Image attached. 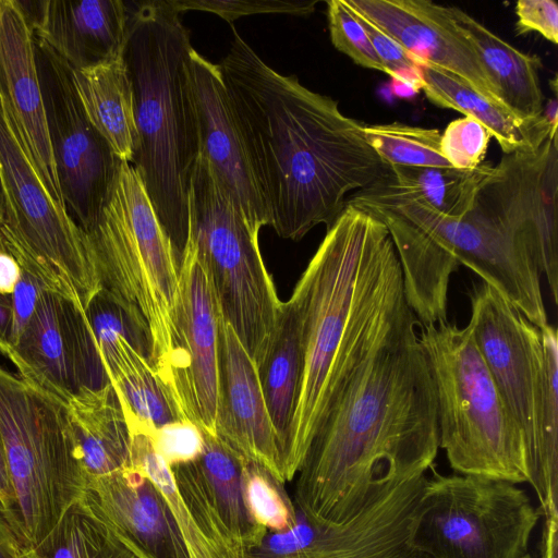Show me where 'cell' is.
<instances>
[{
	"instance_id": "44",
	"label": "cell",
	"mask_w": 558,
	"mask_h": 558,
	"mask_svg": "<svg viewBox=\"0 0 558 558\" xmlns=\"http://www.w3.org/2000/svg\"><path fill=\"white\" fill-rule=\"evenodd\" d=\"M13 328L12 295L0 294V351L8 356L11 350Z\"/></svg>"
},
{
	"instance_id": "33",
	"label": "cell",
	"mask_w": 558,
	"mask_h": 558,
	"mask_svg": "<svg viewBox=\"0 0 558 558\" xmlns=\"http://www.w3.org/2000/svg\"><path fill=\"white\" fill-rule=\"evenodd\" d=\"M544 375L538 415V439L529 484L542 515H558V340L555 327L541 328Z\"/></svg>"
},
{
	"instance_id": "9",
	"label": "cell",
	"mask_w": 558,
	"mask_h": 558,
	"mask_svg": "<svg viewBox=\"0 0 558 558\" xmlns=\"http://www.w3.org/2000/svg\"><path fill=\"white\" fill-rule=\"evenodd\" d=\"M258 234L199 155L190 181L186 242L208 271L221 318L256 368L268 351L282 303L263 260Z\"/></svg>"
},
{
	"instance_id": "22",
	"label": "cell",
	"mask_w": 558,
	"mask_h": 558,
	"mask_svg": "<svg viewBox=\"0 0 558 558\" xmlns=\"http://www.w3.org/2000/svg\"><path fill=\"white\" fill-rule=\"evenodd\" d=\"M87 490L137 558H190L166 497L141 468L96 478Z\"/></svg>"
},
{
	"instance_id": "21",
	"label": "cell",
	"mask_w": 558,
	"mask_h": 558,
	"mask_svg": "<svg viewBox=\"0 0 558 558\" xmlns=\"http://www.w3.org/2000/svg\"><path fill=\"white\" fill-rule=\"evenodd\" d=\"M38 41L72 70L96 65L123 54L130 7L122 0L20 1Z\"/></svg>"
},
{
	"instance_id": "3",
	"label": "cell",
	"mask_w": 558,
	"mask_h": 558,
	"mask_svg": "<svg viewBox=\"0 0 558 558\" xmlns=\"http://www.w3.org/2000/svg\"><path fill=\"white\" fill-rule=\"evenodd\" d=\"M391 209L476 272L533 325L548 324L541 274L558 302V135L533 153L504 154L482 182L473 206L446 217L414 201L348 199Z\"/></svg>"
},
{
	"instance_id": "49",
	"label": "cell",
	"mask_w": 558,
	"mask_h": 558,
	"mask_svg": "<svg viewBox=\"0 0 558 558\" xmlns=\"http://www.w3.org/2000/svg\"><path fill=\"white\" fill-rule=\"evenodd\" d=\"M4 213H5L4 199H3L2 190H1V185H0V223L4 219Z\"/></svg>"
},
{
	"instance_id": "20",
	"label": "cell",
	"mask_w": 558,
	"mask_h": 558,
	"mask_svg": "<svg viewBox=\"0 0 558 558\" xmlns=\"http://www.w3.org/2000/svg\"><path fill=\"white\" fill-rule=\"evenodd\" d=\"M0 87L54 204L66 211L50 144L35 37L20 1L0 0Z\"/></svg>"
},
{
	"instance_id": "31",
	"label": "cell",
	"mask_w": 558,
	"mask_h": 558,
	"mask_svg": "<svg viewBox=\"0 0 558 558\" xmlns=\"http://www.w3.org/2000/svg\"><path fill=\"white\" fill-rule=\"evenodd\" d=\"M203 450L196 463L206 492L235 542L247 553L260 543L267 529L258 523L248 502L246 459L216 436L203 433Z\"/></svg>"
},
{
	"instance_id": "24",
	"label": "cell",
	"mask_w": 558,
	"mask_h": 558,
	"mask_svg": "<svg viewBox=\"0 0 558 558\" xmlns=\"http://www.w3.org/2000/svg\"><path fill=\"white\" fill-rule=\"evenodd\" d=\"M378 218L392 240L407 302L421 326L447 320L448 288L458 263L426 232L400 214L379 206L356 207Z\"/></svg>"
},
{
	"instance_id": "36",
	"label": "cell",
	"mask_w": 558,
	"mask_h": 558,
	"mask_svg": "<svg viewBox=\"0 0 558 558\" xmlns=\"http://www.w3.org/2000/svg\"><path fill=\"white\" fill-rule=\"evenodd\" d=\"M326 4L333 47L363 68L386 73L365 31L343 0H329Z\"/></svg>"
},
{
	"instance_id": "46",
	"label": "cell",
	"mask_w": 558,
	"mask_h": 558,
	"mask_svg": "<svg viewBox=\"0 0 558 558\" xmlns=\"http://www.w3.org/2000/svg\"><path fill=\"white\" fill-rule=\"evenodd\" d=\"M13 507V492L10 485L3 449L0 440V513L7 520Z\"/></svg>"
},
{
	"instance_id": "16",
	"label": "cell",
	"mask_w": 558,
	"mask_h": 558,
	"mask_svg": "<svg viewBox=\"0 0 558 558\" xmlns=\"http://www.w3.org/2000/svg\"><path fill=\"white\" fill-rule=\"evenodd\" d=\"M219 320L208 271L186 242L179 266L172 392L185 417L213 436L218 409Z\"/></svg>"
},
{
	"instance_id": "23",
	"label": "cell",
	"mask_w": 558,
	"mask_h": 558,
	"mask_svg": "<svg viewBox=\"0 0 558 558\" xmlns=\"http://www.w3.org/2000/svg\"><path fill=\"white\" fill-rule=\"evenodd\" d=\"M133 462L158 486L181 530L190 558H246L215 509L196 460L169 466L149 434L132 432Z\"/></svg>"
},
{
	"instance_id": "12",
	"label": "cell",
	"mask_w": 558,
	"mask_h": 558,
	"mask_svg": "<svg viewBox=\"0 0 558 558\" xmlns=\"http://www.w3.org/2000/svg\"><path fill=\"white\" fill-rule=\"evenodd\" d=\"M35 46L62 198L70 217L85 231L101 213L121 160L87 119L69 64L36 38Z\"/></svg>"
},
{
	"instance_id": "17",
	"label": "cell",
	"mask_w": 558,
	"mask_h": 558,
	"mask_svg": "<svg viewBox=\"0 0 558 558\" xmlns=\"http://www.w3.org/2000/svg\"><path fill=\"white\" fill-rule=\"evenodd\" d=\"M189 75L199 155L207 160L250 227L259 233L263 227L270 226V213L220 66L192 48Z\"/></svg>"
},
{
	"instance_id": "38",
	"label": "cell",
	"mask_w": 558,
	"mask_h": 558,
	"mask_svg": "<svg viewBox=\"0 0 558 558\" xmlns=\"http://www.w3.org/2000/svg\"><path fill=\"white\" fill-rule=\"evenodd\" d=\"M179 13L184 11H205L219 15L228 23L239 17L262 13H284L308 15L315 10L317 1L283 0H168Z\"/></svg>"
},
{
	"instance_id": "28",
	"label": "cell",
	"mask_w": 558,
	"mask_h": 558,
	"mask_svg": "<svg viewBox=\"0 0 558 558\" xmlns=\"http://www.w3.org/2000/svg\"><path fill=\"white\" fill-rule=\"evenodd\" d=\"M447 7L457 26L475 47L502 106L522 120L543 117L541 59L518 50L462 9Z\"/></svg>"
},
{
	"instance_id": "45",
	"label": "cell",
	"mask_w": 558,
	"mask_h": 558,
	"mask_svg": "<svg viewBox=\"0 0 558 558\" xmlns=\"http://www.w3.org/2000/svg\"><path fill=\"white\" fill-rule=\"evenodd\" d=\"M541 558H558V515H544Z\"/></svg>"
},
{
	"instance_id": "6",
	"label": "cell",
	"mask_w": 558,
	"mask_h": 558,
	"mask_svg": "<svg viewBox=\"0 0 558 558\" xmlns=\"http://www.w3.org/2000/svg\"><path fill=\"white\" fill-rule=\"evenodd\" d=\"M83 232L101 288L144 325L150 363L173 397L179 262L143 181L130 162L120 161L101 213Z\"/></svg>"
},
{
	"instance_id": "43",
	"label": "cell",
	"mask_w": 558,
	"mask_h": 558,
	"mask_svg": "<svg viewBox=\"0 0 558 558\" xmlns=\"http://www.w3.org/2000/svg\"><path fill=\"white\" fill-rule=\"evenodd\" d=\"M22 274L20 264L5 248L0 238V294L12 295Z\"/></svg>"
},
{
	"instance_id": "13",
	"label": "cell",
	"mask_w": 558,
	"mask_h": 558,
	"mask_svg": "<svg viewBox=\"0 0 558 558\" xmlns=\"http://www.w3.org/2000/svg\"><path fill=\"white\" fill-rule=\"evenodd\" d=\"M468 325L523 435L530 473L537 449L544 375L541 329L484 281L474 286L471 292Z\"/></svg>"
},
{
	"instance_id": "37",
	"label": "cell",
	"mask_w": 558,
	"mask_h": 558,
	"mask_svg": "<svg viewBox=\"0 0 558 558\" xmlns=\"http://www.w3.org/2000/svg\"><path fill=\"white\" fill-rule=\"evenodd\" d=\"M490 138L480 122L464 116L451 121L441 133V154L452 168L472 170L484 162Z\"/></svg>"
},
{
	"instance_id": "15",
	"label": "cell",
	"mask_w": 558,
	"mask_h": 558,
	"mask_svg": "<svg viewBox=\"0 0 558 558\" xmlns=\"http://www.w3.org/2000/svg\"><path fill=\"white\" fill-rule=\"evenodd\" d=\"M8 357L21 378L64 404L110 384L85 312L46 290Z\"/></svg>"
},
{
	"instance_id": "19",
	"label": "cell",
	"mask_w": 558,
	"mask_h": 558,
	"mask_svg": "<svg viewBox=\"0 0 558 558\" xmlns=\"http://www.w3.org/2000/svg\"><path fill=\"white\" fill-rule=\"evenodd\" d=\"M218 372L216 437L286 483L284 458L266 408L257 368L221 316Z\"/></svg>"
},
{
	"instance_id": "30",
	"label": "cell",
	"mask_w": 558,
	"mask_h": 558,
	"mask_svg": "<svg viewBox=\"0 0 558 558\" xmlns=\"http://www.w3.org/2000/svg\"><path fill=\"white\" fill-rule=\"evenodd\" d=\"M422 74V90L432 104L457 110L480 122L497 141L504 154L533 153L549 136L558 135L545 116L536 120H522L447 72L423 66Z\"/></svg>"
},
{
	"instance_id": "35",
	"label": "cell",
	"mask_w": 558,
	"mask_h": 558,
	"mask_svg": "<svg viewBox=\"0 0 558 558\" xmlns=\"http://www.w3.org/2000/svg\"><path fill=\"white\" fill-rule=\"evenodd\" d=\"M245 484L254 517L270 532L290 530L296 522V508L284 483L255 462L245 461Z\"/></svg>"
},
{
	"instance_id": "48",
	"label": "cell",
	"mask_w": 558,
	"mask_h": 558,
	"mask_svg": "<svg viewBox=\"0 0 558 558\" xmlns=\"http://www.w3.org/2000/svg\"><path fill=\"white\" fill-rule=\"evenodd\" d=\"M14 558H39L34 547H20Z\"/></svg>"
},
{
	"instance_id": "51",
	"label": "cell",
	"mask_w": 558,
	"mask_h": 558,
	"mask_svg": "<svg viewBox=\"0 0 558 558\" xmlns=\"http://www.w3.org/2000/svg\"><path fill=\"white\" fill-rule=\"evenodd\" d=\"M522 558H535V557L532 556L530 553H526Z\"/></svg>"
},
{
	"instance_id": "34",
	"label": "cell",
	"mask_w": 558,
	"mask_h": 558,
	"mask_svg": "<svg viewBox=\"0 0 558 558\" xmlns=\"http://www.w3.org/2000/svg\"><path fill=\"white\" fill-rule=\"evenodd\" d=\"M369 146L390 167L452 168L441 154V133L437 129L402 122L365 124Z\"/></svg>"
},
{
	"instance_id": "42",
	"label": "cell",
	"mask_w": 558,
	"mask_h": 558,
	"mask_svg": "<svg viewBox=\"0 0 558 558\" xmlns=\"http://www.w3.org/2000/svg\"><path fill=\"white\" fill-rule=\"evenodd\" d=\"M43 290L44 288L39 282L23 270L21 279L12 294L13 328L11 350L33 316Z\"/></svg>"
},
{
	"instance_id": "25",
	"label": "cell",
	"mask_w": 558,
	"mask_h": 558,
	"mask_svg": "<svg viewBox=\"0 0 558 558\" xmlns=\"http://www.w3.org/2000/svg\"><path fill=\"white\" fill-rule=\"evenodd\" d=\"M65 407L87 485L134 468L132 433L111 384L84 389Z\"/></svg>"
},
{
	"instance_id": "18",
	"label": "cell",
	"mask_w": 558,
	"mask_h": 558,
	"mask_svg": "<svg viewBox=\"0 0 558 558\" xmlns=\"http://www.w3.org/2000/svg\"><path fill=\"white\" fill-rule=\"evenodd\" d=\"M344 1L395 40L421 68L447 72L502 105L475 47L457 26L447 5L430 0Z\"/></svg>"
},
{
	"instance_id": "32",
	"label": "cell",
	"mask_w": 558,
	"mask_h": 558,
	"mask_svg": "<svg viewBox=\"0 0 558 558\" xmlns=\"http://www.w3.org/2000/svg\"><path fill=\"white\" fill-rule=\"evenodd\" d=\"M39 558H137L86 490L34 547Z\"/></svg>"
},
{
	"instance_id": "29",
	"label": "cell",
	"mask_w": 558,
	"mask_h": 558,
	"mask_svg": "<svg viewBox=\"0 0 558 558\" xmlns=\"http://www.w3.org/2000/svg\"><path fill=\"white\" fill-rule=\"evenodd\" d=\"M493 169L483 162L472 170L441 167H391L381 182L351 194L349 199L420 202L440 215L458 218L473 206L476 193Z\"/></svg>"
},
{
	"instance_id": "26",
	"label": "cell",
	"mask_w": 558,
	"mask_h": 558,
	"mask_svg": "<svg viewBox=\"0 0 558 558\" xmlns=\"http://www.w3.org/2000/svg\"><path fill=\"white\" fill-rule=\"evenodd\" d=\"M257 372L266 408L283 453L286 478L289 482L290 436L304 373L302 317L292 296L281 303L268 351Z\"/></svg>"
},
{
	"instance_id": "41",
	"label": "cell",
	"mask_w": 558,
	"mask_h": 558,
	"mask_svg": "<svg viewBox=\"0 0 558 558\" xmlns=\"http://www.w3.org/2000/svg\"><path fill=\"white\" fill-rule=\"evenodd\" d=\"M518 35L537 32L558 44V4L553 0H519L515 4Z\"/></svg>"
},
{
	"instance_id": "10",
	"label": "cell",
	"mask_w": 558,
	"mask_h": 558,
	"mask_svg": "<svg viewBox=\"0 0 558 558\" xmlns=\"http://www.w3.org/2000/svg\"><path fill=\"white\" fill-rule=\"evenodd\" d=\"M0 185L5 248L44 290L85 311L101 289L85 234L49 195L1 87Z\"/></svg>"
},
{
	"instance_id": "40",
	"label": "cell",
	"mask_w": 558,
	"mask_h": 558,
	"mask_svg": "<svg viewBox=\"0 0 558 558\" xmlns=\"http://www.w3.org/2000/svg\"><path fill=\"white\" fill-rule=\"evenodd\" d=\"M150 437L155 450L169 466L192 462L203 450V433L189 420L166 424Z\"/></svg>"
},
{
	"instance_id": "5",
	"label": "cell",
	"mask_w": 558,
	"mask_h": 558,
	"mask_svg": "<svg viewBox=\"0 0 558 558\" xmlns=\"http://www.w3.org/2000/svg\"><path fill=\"white\" fill-rule=\"evenodd\" d=\"M123 58L130 74L138 147L137 171L177 259L187 240L190 181L199 155L192 96L189 31L168 0L129 2Z\"/></svg>"
},
{
	"instance_id": "47",
	"label": "cell",
	"mask_w": 558,
	"mask_h": 558,
	"mask_svg": "<svg viewBox=\"0 0 558 558\" xmlns=\"http://www.w3.org/2000/svg\"><path fill=\"white\" fill-rule=\"evenodd\" d=\"M21 545L0 513V558H14Z\"/></svg>"
},
{
	"instance_id": "4",
	"label": "cell",
	"mask_w": 558,
	"mask_h": 558,
	"mask_svg": "<svg viewBox=\"0 0 558 558\" xmlns=\"http://www.w3.org/2000/svg\"><path fill=\"white\" fill-rule=\"evenodd\" d=\"M400 269L386 226L347 204L299 279L291 296L302 317L304 373L290 436L289 481L299 472L332 385Z\"/></svg>"
},
{
	"instance_id": "7",
	"label": "cell",
	"mask_w": 558,
	"mask_h": 558,
	"mask_svg": "<svg viewBox=\"0 0 558 558\" xmlns=\"http://www.w3.org/2000/svg\"><path fill=\"white\" fill-rule=\"evenodd\" d=\"M421 326V325H420ZM418 339L433 378L439 448L452 470L529 483L523 435L508 411L470 326H421Z\"/></svg>"
},
{
	"instance_id": "39",
	"label": "cell",
	"mask_w": 558,
	"mask_h": 558,
	"mask_svg": "<svg viewBox=\"0 0 558 558\" xmlns=\"http://www.w3.org/2000/svg\"><path fill=\"white\" fill-rule=\"evenodd\" d=\"M343 2L365 31L377 57L386 69V74L413 93L422 90L424 86L422 68L395 40L353 11L344 0Z\"/></svg>"
},
{
	"instance_id": "50",
	"label": "cell",
	"mask_w": 558,
	"mask_h": 558,
	"mask_svg": "<svg viewBox=\"0 0 558 558\" xmlns=\"http://www.w3.org/2000/svg\"><path fill=\"white\" fill-rule=\"evenodd\" d=\"M404 558H428V557H426V556H424V555H421V554H418V553H414V551H412L411 554H409V555H408L407 557H404Z\"/></svg>"
},
{
	"instance_id": "1",
	"label": "cell",
	"mask_w": 558,
	"mask_h": 558,
	"mask_svg": "<svg viewBox=\"0 0 558 558\" xmlns=\"http://www.w3.org/2000/svg\"><path fill=\"white\" fill-rule=\"evenodd\" d=\"M417 325L401 290L333 387L295 475L307 518L343 523L433 465L437 402Z\"/></svg>"
},
{
	"instance_id": "8",
	"label": "cell",
	"mask_w": 558,
	"mask_h": 558,
	"mask_svg": "<svg viewBox=\"0 0 558 558\" xmlns=\"http://www.w3.org/2000/svg\"><path fill=\"white\" fill-rule=\"evenodd\" d=\"M0 440L13 492L5 521L36 547L87 490L65 404L0 366Z\"/></svg>"
},
{
	"instance_id": "11",
	"label": "cell",
	"mask_w": 558,
	"mask_h": 558,
	"mask_svg": "<svg viewBox=\"0 0 558 558\" xmlns=\"http://www.w3.org/2000/svg\"><path fill=\"white\" fill-rule=\"evenodd\" d=\"M541 515L518 484L434 473L425 477L409 546L428 558H522Z\"/></svg>"
},
{
	"instance_id": "14",
	"label": "cell",
	"mask_w": 558,
	"mask_h": 558,
	"mask_svg": "<svg viewBox=\"0 0 558 558\" xmlns=\"http://www.w3.org/2000/svg\"><path fill=\"white\" fill-rule=\"evenodd\" d=\"M426 475L391 490L343 523L307 518L296 507V522L282 532L267 531L246 558H404Z\"/></svg>"
},
{
	"instance_id": "2",
	"label": "cell",
	"mask_w": 558,
	"mask_h": 558,
	"mask_svg": "<svg viewBox=\"0 0 558 558\" xmlns=\"http://www.w3.org/2000/svg\"><path fill=\"white\" fill-rule=\"evenodd\" d=\"M219 66L280 238L329 228L351 194L391 174L367 143L365 123L267 65L234 28Z\"/></svg>"
},
{
	"instance_id": "27",
	"label": "cell",
	"mask_w": 558,
	"mask_h": 558,
	"mask_svg": "<svg viewBox=\"0 0 558 558\" xmlns=\"http://www.w3.org/2000/svg\"><path fill=\"white\" fill-rule=\"evenodd\" d=\"M72 81L92 125L120 160L131 163L138 147V133L133 88L123 54L72 70Z\"/></svg>"
}]
</instances>
